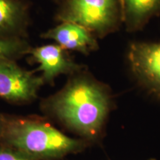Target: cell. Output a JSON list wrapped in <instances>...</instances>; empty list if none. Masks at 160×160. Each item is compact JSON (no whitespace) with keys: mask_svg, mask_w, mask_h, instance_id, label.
I'll list each match as a JSON object with an SVG mask.
<instances>
[{"mask_svg":"<svg viewBox=\"0 0 160 160\" xmlns=\"http://www.w3.org/2000/svg\"><path fill=\"white\" fill-rule=\"evenodd\" d=\"M51 1H52V2H53L57 3V5H58V4H59V3L60 2L62 1V0H51Z\"/></svg>","mask_w":160,"mask_h":160,"instance_id":"obj_13","label":"cell"},{"mask_svg":"<svg viewBox=\"0 0 160 160\" xmlns=\"http://www.w3.org/2000/svg\"><path fill=\"white\" fill-rule=\"evenodd\" d=\"M45 85L41 76L21 67L17 60H0V99L22 105L34 102Z\"/></svg>","mask_w":160,"mask_h":160,"instance_id":"obj_4","label":"cell"},{"mask_svg":"<svg viewBox=\"0 0 160 160\" xmlns=\"http://www.w3.org/2000/svg\"><path fill=\"white\" fill-rule=\"evenodd\" d=\"M112 107L111 88L87 68L68 76L61 89L40 103L46 117L90 145L102 137Z\"/></svg>","mask_w":160,"mask_h":160,"instance_id":"obj_1","label":"cell"},{"mask_svg":"<svg viewBox=\"0 0 160 160\" xmlns=\"http://www.w3.org/2000/svg\"><path fill=\"white\" fill-rule=\"evenodd\" d=\"M31 25L25 0H0V38L28 39Z\"/></svg>","mask_w":160,"mask_h":160,"instance_id":"obj_8","label":"cell"},{"mask_svg":"<svg viewBox=\"0 0 160 160\" xmlns=\"http://www.w3.org/2000/svg\"><path fill=\"white\" fill-rule=\"evenodd\" d=\"M0 160H33L10 146L0 143Z\"/></svg>","mask_w":160,"mask_h":160,"instance_id":"obj_11","label":"cell"},{"mask_svg":"<svg viewBox=\"0 0 160 160\" xmlns=\"http://www.w3.org/2000/svg\"><path fill=\"white\" fill-rule=\"evenodd\" d=\"M0 143L33 160H61L90 145L82 139L66 135L45 118L8 114H5Z\"/></svg>","mask_w":160,"mask_h":160,"instance_id":"obj_2","label":"cell"},{"mask_svg":"<svg viewBox=\"0 0 160 160\" xmlns=\"http://www.w3.org/2000/svg\"><path fill=\"white\" fill-rule=\"evenodd\" d=\"M127 61L138 84L150 94L160 99V42H131Z\"/></svg>","mask_w":160,"mask_h":160,"instance_id":"obj_5","label":"cell"},{"mask_svg":"<svg viewBox=\"0 0 160 160\" xmlns=\"http://www.w3.org/2000/svg\"><path fill=\"white\" fill-rule=\"evenodd\" d=\"M123 25L126 31L143 30L154 17H160V0H122Z\"/></svg>","mask_w":160,"mask_h":160,"instance_id":"obj_9","label":"cell"},{"mask_svg":"<svg viewBox=\"0 0 160 160\" xmlns=\"http://www.w3.org/2000/svg\"><path fill=\"white\" fill-rule=\"evenodd\" d=\"M5 114L2 113L0 112V137H1L2 133L4 126H5Z\"/></svg>","mask_w":160,"mask_h":160,"instance_id":"obj_12","label":"cell"},{"mask_svg":"<svg viewBox=\"0 0 160 160\" xmlns=\"http://www.w3.org/2000/svg\"><path fill=\"white\" fill-rule=\"evenodd\" d=\"M32 46L28 39L0 38V60H19L28 56Z\"/></svg>","mask_w":160,"mask_h":160,"instance_id":"obj_10","label":"cell"},{"mask_svg":"<svg viewBox=\"0 0 160 160\" xmlns=\"http://www.w3.org/2000/svg\"><path fill=\"white\" fill-rule=\"evenodd\" d=\"M149 160H156V159H149Z\"/></svg>","mask_w":160,"mask_h":160,"instance_id":"obj_14","label":"cell"},{"mask_svg":"<svg viewBox=\"0 0 160 160\" xmlns=\"http://www.w3.org/2000/svg\"><path fill=\"white\" fill-rule=\"evenodd\" d=\"M57 5V23L78 24L99 39L116 33L123 25L122 0H62Z\"/></svg>","mask_w":160,"mask_h":160,"instance_id":"obj_3","label":"cell"},{"mask_svg":"<svg viewBox=\"0 0 160 160\" xmlns=\"http://www.w3.org/2000/svg\"><path fill=\"white\" fill-rule=\"evenodd\" d=\"M42 39L51 40L68 51H75L85 56L97 51L98 40L91 31L73 22H60L41 33Z\"/></svg>","mask_w":160,"mask_h":160,"instance_id":"obj_7","label":"cell"},{"mask_svg":"<svg viewBox=\"0 0 160 160\" xmlns=\"http://www.w3.org/2000/svg\"><path fill=\"white\" fill-rule=\"evenodd\" d=\"M28 56L30 62L38 65L37 71L41 72L45 85L53 86L61 75L68 77L86 68L75 62L68 51L54 42L32 47Z\"/></svg>","mask_w":160,"mask_h":160,"instance_id":"obj_6","label":"cell"}]
</instances>
